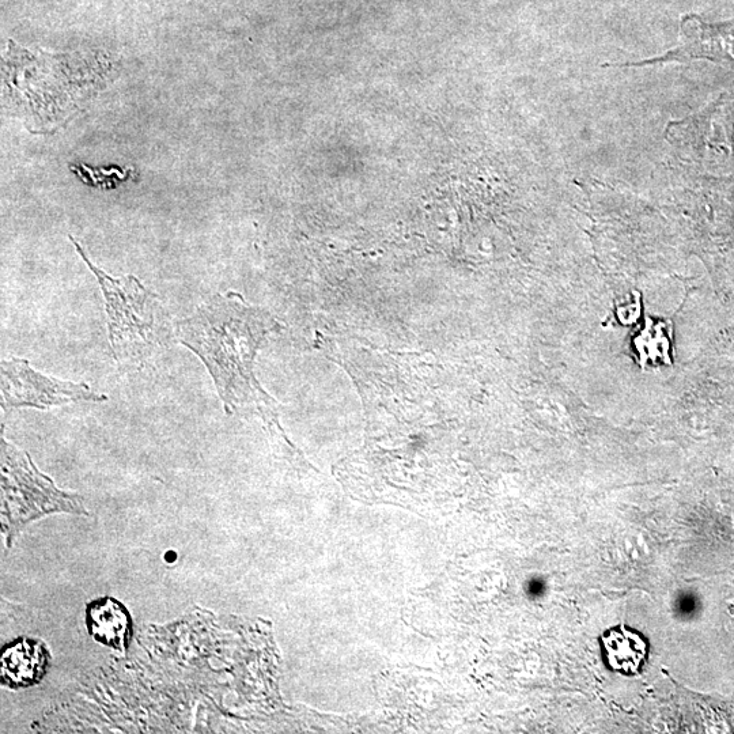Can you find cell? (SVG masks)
<instances>
[{
  "instance_id": "8992f818",
  "label": "cell",
  "mask_w": 734,
  "mask_h": 734,
  "mask_svg": "<svg viewBox=\"0 0 734 734\" xmlns=\"http://www.w3.org/2000/svg\"><path fill=\"white\" fill-rule=\"evenodd\" d=\"M683 33L686 36L683 45L661 58L616 66L643 67L648 64L688 62L699 58L734 63V24L706 26L696 20H687L683 24Z\"/></svg>"
},
{
  "instance_id": "277c9868",
  "label": "cell",
  "mask_w": 734,
  "mask_h": 734,
  "mask_svg": "<svg viewBox=\"0 0 734 734\" xmlns=\"http://www.w3.org/2000/svg\"><path fill=\"white\" fill-rule=\"evenodd\" d=\"M52 513L87 514L81 495L59 490L28 453L2 437V531L9 546L25 525Z\"/></svg>"
},
{
  "instance_id": "7a4b0ae2",
  "label": "cell",
  "mask_w": 734,
  "mask_h": 734,
  "mask_svg": "<svg viewBox=\"0 0 734 734\" xmlns=\"http://www.w3.org/2000/svg\"><path fill=\"white\" fill-rule=\"evenodd\" d=\"M5 59L7 101L34 132L66 123L92 98L113 64L107 59L29 52L9 43Z\"/></svg>"
},
{
  "instance_id": "6da1fadb",
  "label": "cell",
  "mask_w": 734,
  "mask_h": 734,
  "mask_svg": "<svg viewBox=\"0 0 734 734\" xmlns=\"http://www.w3.org/2000/svg\"><path fill=\"white\" fill-rule=\"evenodd\" d=\"M279 329L270 313L230 291L180 321L177 338L207 367L227 414H255L278 423L276 401L257 381L255 361L261 343Z\"/></svg>"
},
{
  "instance_id": "5b68a950",
  "label": "cell",
  "mask_w": 734,
  "mask_h": 734,
  "mask_svg": "<svg viewBox=\"0 0 734 734\" xmlns=\"http://www.w3.org/2000/svg\"><path fill=\"white\" fill-rule=\"evenodd\" d=\"M108 397L94 392L89 385L60 381L44 376L20 358L2 362V408H39L64 406L75 401H100Z\"/></svg>"
},
{
  "instance_id": "52a82bcc",
  "label": "cell",
  "mask_w": 734,
  "mask_h": 734,
  "mask_svg": "<svg viewBox=\"0 0 734 734\" xmlns=\"http://www.w3.org/2000/svg\"><path fill=\"white\" fill-rule=\"evenodd\" d=\"M51 654L39 639L18 638L2 649L0 683L10 690L36 686L47 675Z\"/></svg>"
},
{
  "instance_id": "3957f363",
  "label": "cell",
  "mask_w": 734,
  "mask_h": 734,
  "mask_svg": "<svg viewBox=\"0 0 734 734\" xmlns=\"http://www.w3.org/2000/svg\"><path fill=\"white\" fill-rule=\"evenodd\" d=\"M70 241L96 275L108 314L109 342L120 366L142 365L162 347L168 346L173 331L168 313L153 291L135 276L113 278L89 260L81 245Z\"/></svg>"
},
{
  "instance_id": "9c48e42d",
  "label": "cell",
  "mask_w": 734,
  "mask_h": 734,
  "mask_svg": "<svg viewBox=\"0 0 734 734\" xmlns=\"http://www.w3.org/2000/svg\"><path fill=\"white\" fill-rule=\"evenodd\" d=\"M601 639L609 667L626 675H634L641 669L648 654V646L641 635L620 626L607 631Z\"/></svg>"
},
{
  "instance_id": "ba28073f",
  "label": "cell",
  "mask_w": 734,
  "mask_h": 734,
  "mask_svg": "<svg viewBox=\"0 0 734 734\" xmlns=\"http://www.w3.org/2000/svg\"><path fill=\"white\" fill-rule=\"evenodd\" d=\"M86 627L94 641L121 652H127L134 631L130 612L112 597L87 604Z\"/></svg>"
}]
</instances>
